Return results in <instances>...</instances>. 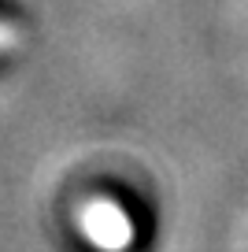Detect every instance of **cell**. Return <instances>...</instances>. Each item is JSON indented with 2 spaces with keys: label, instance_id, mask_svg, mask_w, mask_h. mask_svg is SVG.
Wrapping results in <instances>:
<instances>
[{
  "label": "cell",
  "instance_id": "1",
  "mask_svg": "<svg viewBox=\"0 0 248 252\" xmlns=\"http://www.w3.org/2000/svg\"><path fill=\"white\" fill-rule=\"evenodd\" d=\"M78 226H82L86 241L100 252H126L133 245V237H137L126 208L108 197H93L78 208Z\"/></svg>",
  "mask_w": 248,
  "mask_h": 252
},
{
  "label": "cell",
  "instance_id": "2",
  "mask_svg": "<svg viewBox=\"0 0 248 252\" xmlns=\"http://www.w3.org/2000/svg\"><path fill=\"white\" fill-rule=\"evenodd\" d=\"M11 41H15V33H11L8 26H0V48H4V45H11Z\"/></svg>",
  "mask_w": 248,
  "mask_h": 252
}]
</instances>
